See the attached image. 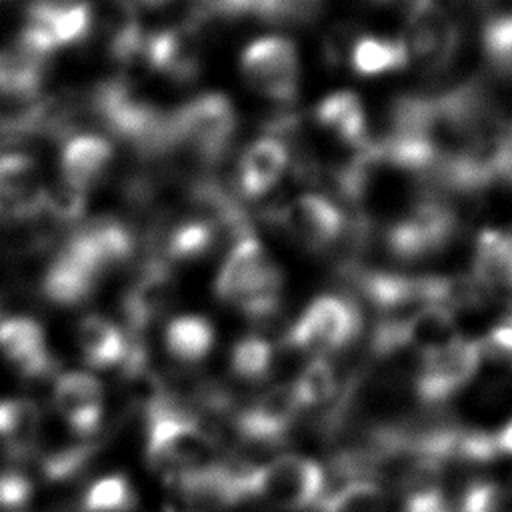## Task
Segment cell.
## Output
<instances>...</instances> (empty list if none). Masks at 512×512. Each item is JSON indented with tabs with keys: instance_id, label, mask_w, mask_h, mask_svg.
Segmentation results:
<instances>
[{
	"instance_id": "1",
	"label": "cell",
	"mask_w": 512,
	"mask_h": 512,
	"mask_svg": "<svg viewBox=\"0 0 512 512\" xmlns=\"http://www.w3.org/2000/svg\"><path fill=\"white\" fill-rule=\"evenodd\" d=\"M282 288L284 274L268 256L256 232L230 246L212 284L220 302L236 306L256 324L270 322L278 316Z\"/></svg>"
},
{
	"instance_id": "2",
	"label": "cell",
	"mask_w": 512,
	"mask_h": 512,
	"mask_svg": "<svg viewBox=\"0 0 512 512\" xmlns=\"http://www.w3.org/2000/svg\"><path fill=\"white\" fill-rule=\"evenodd\" d=\"M178 152H186L200 172H214L230 152L238 130V114L222 92L192 96L172 110Z\"/></svg>"
},
{
	"instance_id": "3",
	"label": "cell",
	"mask_w": 512,
	"mask_h": 512,
	"mask_svg": "<svg viewBox=\"0 0 512 512\" xmlns=\"http://www.w3.org/2000/svg\"><path fill=\"white\" fill-rule=\"evenodd\" d=\"M458 214L438 198H424L384 232L388 252L402 262L432 258L456 238Z\"/></svg>"
},
{
	"instance_id": "4",
	"label": "cell",
	"mask_w": 512,
	"mask_h": 512,
	"mask_svg": "<svg viewBox=\"0 0 512 512\" xmlns=\"http://www.w3.org/2000/svg\"><path fill=\"white\" fill-rule=\"evenodd\" d=\"M324 470L304 456H278L256 466L248 478V500L256 498L280 510H302L324 494Z\"/></svg>"
},
{
	"instance_id": "5",
	"label": "cell",
	"mask_w": 512,
	"mask_h": 512,
	"mask_svg": "<svg viewBox=\"0 0 512 512\" xmlns=\"http://www.w3.org/2000/svg\"><path fill=\"white\" fill-rule=\"evenodd\" d=\"M240 74L256 94L290 106L300 86L296 44L278 34L256 38L240 54Z\"/></svg>"
},
{
	"instance_id": "6",
	"label": "cell",
	"mask_w": 512,
	"mask_h": 512,
	"mask_svg": "<svg viewBox=\"0 0 512 512\" xmlns=\"http://www.w3.org/2000/svg\"><path fill=\"white\" fill-rule=\"evenodd\" d=\"M362 316L356 304L342 296H318L286 330V346L322 358V354L346 346L358 336Z\"/></svg>"
},
{
	"instance_id": "7",
	"label": "cell",
	"mask_w": 512,
	"mask_h": 512,
	"mask_svg": "<svg viewBox=\"0 0 512 512\" xmlns=\"http://www.w3.org/2000/svg\"><path fill=\"white\" fill-rule=\"evenodd\" d=\"M264 218L314 254L332 248L346 232L344 212L318 192L298 194L280 208H270Z\"/></svg>"
},
{
	"instance_id": "8",
	"label": "cell",
	"mask_w": 512,
	"mask_h": 512,
	"mask_svg": "<svg viewBox=\"0 0 512 512\" xmlns=\"http://www.w3.org/2000/svg\"><path fill=\"white\" fill-rule=\"evenodd\" d=\"M102 278L104 274L98 270L90 254L72 234H68L48 260L42 272L40 290L50 304L74 308L92 298Z\"/></svg>"
},
{
	"instance_id": "9",
	"label": "cell",
	"mask_w": 512,
	"mask_h": 512,
	"mask_svg": "<svg viewBox=\"0 0 512 512\" xmlns=\"http://www.w3.org/2000/svg\"><path fill=\"white\" fill-rule=\"evenodd\" d=\"M176 294L178 284L172 264L160 256H146L138 266L134 282L120 300L126 332L142 336V332L172 306Z\"/></svg>"
},
{
	"instance_id": "10",
	"label": "cell",
	"mask_w": 512,
	"mask_h": 512,
	"mask_svg": "<svg viewBox=\"0 0 512 512\" xmlns=\"http://www.w3.org/2000/svg\"><path fill=\"white\" fill-rule=\"evenodd\" d=\"M142 60L174 82H192L202 70V26L184 20L178 26L146 32Z\"/></svg>"
},
{
	"instance_id": "11",
	"label": "cell",
	"mask_w": 512,
	"mask_h": 512,
	"mask_svg": "<svg viewBox=\"0 0 512 512\" xmlns=\"http://www.w3.org/2000/svg\"><path fill=\"white\" fill-rule=\"evenodd\" d=\"M46 184L38 162L26 152L0 154V222L26 224L42 210Z\"/></svg>"
},
{
	"instance_id": "12",
	"label": "cell",
	"mask_w": 512,
	"mask_h": 512,
	"mask_svg": "<svg viewBox=\"0 0 512 512\" xmlns=\"http://www.w3.org/2000/svg\"><path fill=\"white\" fill-rule=\"evenodd\" d=\"M406 42L410 62L426 70H442L452 62L460 48L458 24L436 4L408 12Z\"/></svg>"
},
{
	"instance_id": "13",
	"label": "cell",
	"mask_w": 512,
	"mask_h": 512,
	"mask_svg": "<svg viewBox=\"0 0 512 512\" xmlns=\"http://www.w3.org/2000/svg\"><path fill=\"white\" fill-rule=\"evenodd\" d=\"M92 34L104 42L108 56L116 64L142 60L146 30L142 28L138 4L134 0H90Z\"/></svg>"
},
{
	"instance_id": "14",
	"label": "cell",
	"mask_w": 512,
	"mask_h": 512,
	"mask_svg": "<svg viewBox=\"0 0 512 512\" xmlns=\"http://www.w3.org/2000/svg\"><path fill=\"white\" fill-rule=\"evenodd\" d=\"M480 370L478 342L458 338L454 344L422 356L418 394L426 402H440L464 386Z\"/></svg>"
},
{
	"instance_id": "15",
	"label": "cell",
	"mask_w": 512,
	"mask_h": 512,
	"mask_svg": "<svg viewBox=\"0 0 512 512\" xmlns=\"http://www.w3.org/2000/svg\"><path fill=\"white\" fill-rule=\"evenodd\" d=\"M52 400L72 434L94 436L104 414V388L96 376L82 370L62 372L54 380Z\"/></svg>"
},
{
	"instance_id": "16",
	"label": "cell",
	"mask_w": 512,
	"mask_h": 512,
	"mask_svg": "<svg viewBox=\"0 0 512 512\" xmlns=\"http://www.w3.org/2000/svg\"><path fill=\"white\" fill-rule=\"evenodd\" d=\"M290 164V150L272 136H260L250 142L234 170V186L242 200H256L268 194Z\"/></svg>"
},
{
	"instance_id": "17",
	"label": "cell",
	"mask_w": 512,
	"mask_h": 512,
	"mask_svg": "<svg viewBox=\"0 0 512 512\" xmlns=\"http://www.w3.org/2000/svg\"><path fill=\"white\" fill-rule=\"evenodd\" d=\"M0 352L26 378H42L56 366L42 324L30 316H0Z\"/></svg>"
},
{
	"instance_id": "18",
	"label": "cell",
	"mask_w": 512,
	"mask_h": 512,
	"mask_svg": "<svg viewBox=\"0 0 512 512\" xmlns=\"http://www.w3.org/2000/svg\"><path fill=\"white\" fill-rule=\"evenodd\" d=\"M114 146L100 134H74L60 152V180L88 192L108 172Z\"/></svg>"
},
{
	"instance_id": "19",
	"label": "cell",
	"mask_w": 512,
	"mask_h": 512,
	"mask_svg": "<svg viewBox=\"0 0 512 512\" xmlns=\"http://www.w3.org/2000/svg\"><path fill=\"white\" fill-rule=\"evenodd\" d=\"M48 60L12 42L0 48V98L28 102L42 94Z\"/></svg>"
},
{
	"instance_id": "20",
	"label": "cell",
	"mask_w": 512,
	"mask_h": 512,
	"mask_svg": "<svg viewBox=\"0 0 512 512\" xmlns=\"http://www.w3.org/2000/svg\"><path fill=\"white\" fill-rule=\"evenodd\" d=\"M316 124L332 132L342 144L358 150L370 142L362 98L352 90H338L322 98L314 110Z\"/></svg>"
},
{
	"instance_id": "21",
	"label": "cell",
	"mask_w": 512,
	"mask_h": 512,
	"mask_svg": "<svg viewBox=\"0 0 512 512\" xmlns=\"http://www.w3.org/2000/svg\"><path fill=\"white\" fill-rule=\"evenodd\" d=\"M458 338L462 336L454 312L440 304L422 306L402 322V346L412 348L420 358L454 344Z\"/></svg>"
},
{
	"instance_id": "22",
	"label": "cell",
	"mask_w": 512,
	"mask_h": 512,
	"mask_svg": "<svg viewBox=\"0 0 512 512\" xmlns=\"http://www.w3.org/2000/svg\"><path fill=\"white\" fill-rule=\"evenodd\" d=\"M76 340L84 360L92 368H120L130 344L128 334L100 314H88L80 320L76 328Z\"/></svg>"
},
{
	"instance_id": "23",
	"label": "cell",
	"mask_w": 512,
	"mask_h": 512,
	"mask_svg": "<svg viewBox=\"0 0 512 512\" xmlns=\"http://www.w3.org/2000/svg\"><path fill=\"white\" fill-rule=\"evenodd\" d=\"M42 412L26 398L0 400V440L14 460H26L38 446Z\"/></svg>"
},
{
	"instance_id": "24",
	"label": "cell",
	"mask_w": 512,
	"mask_h": 512,
	"mask_svg": "<svg viewBox=\"0 0 512 512\" xmlns=\"http://www.w3.org/2000/svg\"><path fill=\"white\" fill-rule=\"evenodd\" d=\"M512 272V234L498 228H484L472 254L470 276L488 292L506 288Z\"/></svg>"
},
{
	"instance_id": "25",
	"label": "cell",
	"mask_w": 512,
	"mask_h": 512,
	"mask_svg": "<svg viewBox=\"0 0 512 512\" xmlns=\"http://www.w3.org/2000/svg\"><path fill=\"white\" fill-rule=\"evenodd\" d=\"M410 64V54L402 38L358 36L350 50V66L358 76H380L398 72Z\"/></svg>"
},
{
	"instance_id": "26",
	"label": "cell",
	"mask_w": 512,
	"mask_h": 512,
	"mask_svg": "<svg viewBox=\"0 0 512 512\" xmlns=\"http://www.w3.org/2000/svg\"><path fill=\"white\" fill-rule=\"evenodd\" d=\"M164 346L176 360L198 362L214 346V326L204 316H176L164 328Z\"/></svg>"
},
{
	"instance_id": "27",
	"label": "cell",
	"mask_w": 512,
	"mask_h": 512,
	"mask_svg": "<svg viewBox=\"0 0 512 512\" xmlns=\"http://www.w3.org/2000/svg\"><path fill=\"white\" fill-rule=\"evenodd\" d=\"M86 204H88V192L78 190L60 180L52 186H46L42 210L38 218H42L52 228H60V226L74 228L82 222Z\"/></svg>"
},
{
	"instance_id": "28",
	"label": "cell",
	"mask_w": 512,
	"mask_h": 512,
	"mask_svg": "<svg viewBox=\"0 0 512 512\" xmlns=\"http://www.w3.org/2000/svg\"><path fill=\"white\" fill-rule=\"evenodd\" d=\"M134 504L136 500L128 478L110 474L88 486L78 502V512H130Z\"/></svg>"
},
{
	"instance_id": "29",
	"label": "cell",
	"mask_w": 512,
	"mask_h": 512,
	"mask_svg": "<svg viewBox=\"0 0 512 512\" xmlns=\"http://www.w3.org/2000/svg\"><path fill=\"white\" fill-rule=\"evenodd\" d=\"M480 38L490 68L512 80V12L490 16L482 26Z\"/></svg>"
},
{
	"instance_id": "30",
	"label": "cell",
	"mask_w": 512,
	"mask_h": 512,
	"mask_svg": "<svg viewBox=\"0 0 512 512\" xmlns=\"http://www.w3.org/2000/svg\"><path fill=\"white\" fill-rule=\"evenodd\" d=\"M320 512H382L384 496L378 484L356 480L318 500Z\"/></svg>"
},
{
	"instance_id": "31",
	"label": "cell",
	"mask_w": 512,
	"mask_h": 512,
	"mask_svg": "<svg viewBox=\"0 0 512 512\" xmlns=\"http://www.w3.org/2000/svg\"><path fill=\"white\" fill-rule=\"evenodd\" d=\"M294 392L300 408H312L328 402L336 392V374L326 358H312L298 378L294 380Z\"/></svg>"
},
{
	"instance_id": "32",
	"label": "cell",
	"mask_w": 512,
	"mask_h": 512,
	"mask_svg": "<svg viewBox=\"0 0 512 512\" xmlns=\"http://www.w3.org/2000/svg\"><path fill=\"white\" fill-rule=\"evenodd\" d=\"M274 362L272 344L256 334L244 336L236 342L230 354V366L236 376L244 380H260L264 378Z\"/></svg>"
},
{
	"instance_id": "33",
	"label": "cell",
	"mask_w": 512,
	"mask_h": 512,
	"mask_svg": "<svg viewBox=\"0 0 512 512\" xmlns=\"http://www.w3.org/2000/svg\"><path fill=\"white\" fill-rule=\"evenodd\" d=\"M94 446L90 442L66 444L58 448H50L40 456V470L48 482H64L70 480L76 472H80L90 456Z\"/></svg>"
},
{
	"instance_id": "34",
	"label": "cell",
	"mask_w": 512,
	"mask_h": 512,
	"mask_svg": "<svg viewBox=\"0 0 512 512\" xmlns=\"http://www.w3.org/2000/svg\"><path fill=\"white\" fill-rule=\"evenodd\" d=\"M480 368L488 366L500 374H512V324H502L478 340Z\"/></svg>"
},
{
	"instance_id": "35",
	"label": "cell",
	"mask_w": 512,
	"mask_h": 512,
	"mask_svg": "<svg viewBox=\"0 0 512 512\" xmlns=\"http://www.w3.org/2000/svg\"><path fill=\"white\" fill-rule=\"evenodd\" d=\"M32 482L20 472H0V510L20 512L32 500Z\"/></svg>"
},
{
	"instance_id": "36",
	"label": "cell",
	"mask_w": 512,
	"mask_h": 512,
	"mask_svg": "<svg viewBox=\"0 0 512 512\" xmlns=\"http://www.w3.org/2000/svg\"><path fill=\"white\" fill-rule=\"evenodd\" d=\"M404 512H454L448 500L434 488L410 494Z\"/></svg>"
},
{
	"instance_id": "37",
	"label": "cell",
	"mask_w": 512,
	"mask_h": 512,
	"mask_svg": "<svg viewBox=\"0 0 512 512\" xmlns=\"http://www.w3.org/2000/svg\"><path fill=\"white\" fill-rule=\"evenodd\" d=\"M404 4H406V12H412V10L436 4V0H404Z\"/></svg>"
},
{
	"instance_id": "38",
	"label": "cell",
	"mask_w": 512,
	"mask_h": 512,
	"mask_svg": "<svg viewBox=\"0 0 512 512\" xmlns=\"http://www.w3.org/2000/svg\"><path fill=\"white\" fill-rule=\"evenodd\" d=\"M136 4H142V6H146V8H162V6H166L168 2H172V0H134Z\"/></svg>"
},
{
	"instance_id": "39",
	"label": "cell",
	"mask_w": 512,
	"mask_h": 512,
	"mask_svg": "<svg viewBox=\"0 0 512 512\" xmlns=\"http://www.w3.org/2000/svg\"><path fill=\"white\" fill-rule=\"evenodd\" d=\"M360 2L370 4V6H380V4H386V2H390V0H360Z\"/></svg>"
}]
</instances>
